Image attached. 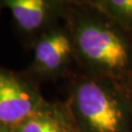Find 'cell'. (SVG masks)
Segmentation results:
<instances>
[{
    "label": "cell",
    "instance_id": "1",
    "mask_svg": "<svg viewBox=\"0 0 132 132\" xmlns=\"http://www.w3.org/2000/svg\"><path fill=\"white\" fill-rule=\"evenodd\" d=\"M65 22L71 29L81 73L132 83L131 35L89 0L68 1Z\"/></svg>",
    "mask_w": 132,
    "mask_h": 132
},
{
    "label": "cell",
    "instance_id": "2",
    "mask_svg": "<svg viewBox=\"0 0 132 132\" xmlns=\"http://www.w3.org/2000/svg\"><path fill=\"white\" fill-rule=\"evenodd\" d=\"M65 102L79 132H132V83L79 72Z\"/></svg>",
    "mask_w": 132,
    "mask_h": 132
},
{
    "label": "cell",
    "instance_id": "3",
    "mask_svg": "<svg viewBox=\"0 0 132 132\" xmlns=\"http://www.w3.org/2000/svg\"><path fill=\"white\" fill-rule=\"evenodd\" d=\"M32 45L33 58L28 75L37 81L64 77L76 65L73 39L66 22L42 34Z\"/></svg>",
    "mask_w": 132,
    "mask_h": 132
},
{
    "label": "cell",
    "instance_id": "4",
    "mask_svg": "<svg viewBox=\"0 0 132 132\" xmlns=\"http://www.w3.org/2000/svg\"><path fill=\"white\" fill-rule=\"evenodd\" d=\"M44 101L37 80L0 68V123L17 126Z\"/></svg>",
    "mask_w": 132,
    "mask_h": 132
},
{
    "label": "cell",
    "instance_id": "5",
    "mask_svg": "<svg viewBox=\"0 0 132 132\" xmlns=\"http://www.w3.org/2000/svg\"><path fill=\"white\" fill-rule=\"evenodd\" d=\"M20 32L31 38L32 44L42 34L65 22L68 1L4 0Z\"/></svg>",
    "mask_w": 132,
    "mask_h": 132
},
{
    "label": "cell",
    "instance_id": "6",
    "mask_svg": "<svg viewBox=\"0 0 132 132\" xmlns=\"http://www.w3.org/2000/svg\"><path fill=\"white\" fill-rule=\"evenodd\" d=\"M15 132H79L66 102L44 101Z\"/></svg>",
    "mask_w": 132,
    "mask_h": 132
},
{
    "label": "cell",
    "instance_id": "7",
    "mask_svg": "<svg viewBox=\"0 0 132 132\" xmlns=\"http://www.w3.org/2000/svg\"><path fill=\"white\" fill-rule=\"evenodd\" d=\"M124 32L132 36V0H89Z\"/></svg>",
    "mask_w": 132,
    "mask_h": 132
},
{
    "label": "cell",
    "instance_id": "8",
    "mask_svg": "<svg viewBox=\"0 0 132 132\" xmlns=\"http://www.w3.org/2000/svg\"><path fill=\"white\" fill-rule=\"evenodd\" d=\"M0 132H15L14 128L12 126H8V125H5L0 123Z\"/></svg>",
    "mask_w": 132,
    "mask_h": 132
},
{
    "label": "cell",
    "instance_id": "9",
    "mask_svg": "<svg viewBox=\"0 0 132 132\" xmlns=\"http://www.w3.org/2000/svg\"><path fill=\"white\" fill-rule=\"evenodd\" d=\"M2 6H3V5H2V2L0 1V10H1V7H2Z\"/></svg>",
    "mask_w": 132,
    "mask_h": 132
}]
</instances>
